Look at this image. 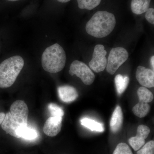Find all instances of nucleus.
<instances>
[{"label":"nucleus","mask_w":154,"mask_h":154,"mask_svg":"<svg viewBox=\"0 0 154 154\" xmlns=\"http://www.w3.org/2000/svg\"><path fill=\"white\" fill-rule=\"evenodd\" d=\"M28 106L24 101H15L11 105L10 112L5 114L2 123V128L14 137L19 138V130L28 126Z\"/></svg>","instance_id":"nucleus-1"},{"label":"nucleus","mask_w":154,"mask_h":154,"mask_svg":"<svg viewBox=\"0 0 154 154\" xmlns=\"http://www.w3.org/2000/svg\"><path fill=\"white\" fill-rule=\"evenodd\" d=\"M116 20L112 13L99 11L87 22L86 30L91 36L101 38L109 35L115 28Z\"/></svg>","instance_id":"nucleus-2"},{"label":"nucleus","mask_w":154,"mask_h":154,"mask_svg":"<svg viewBox=\"0 0 154 154\" xmlns=\"http://www.w3.org/2000/svg\"><path fill=\"white\" fill-rule=\"evenodd\" d=\"M150 132V128L146 125H141L138 127L136 135L128 140L129 144L134 151L138 150L145 144V140Z\"/></svg>","instance_id":"nucleus-8"},{"label":"nucleus","mask_w":154,"mask_h":154,"mask_svg":"<svg viewBox=\"0 0 154 154\" xmlns=\"http://www.w3.org/2000/svg\"><path fill=\"white\" fill-rule=\"evenodd\" d=\"M10 2H16V1H19V0H8Z\"/></svg>","instance_id":"nucleus-27"},{"label":"nucleus","mask_w":154,"mask_h":154,"mask_svg":"<svg viewBox=\"0 0 154 154\" xmlns=\"http://www.w3.org/2000/svg\"><path fill=\"white\" fill-rule=\"evenodd\" d=\"M150 2L151 0H131V11L136 15L143 14L149 8Z\"/></svg>","instance_id":"nucleus-13"},{"label":"nucleus","mask_w":154,"mask_h":154,"mask_svg":"<svg viewBox=\"0 0 154 154\" xmlns=\"http://www.w3.org/2000/svg\"><path fill=\"white\" fill-rule=\"evenodd\" d=\"M140 149H139L137 154H154V141L151 140L147 143Z\"/></svg>","instance_id":"nucleus-22"},{"label":"nucleus","mask_w":154,"mask_h":154,"mask_svg":"<svg viewBox=\"0 0 154 154\" xmlns=\"http://www.w3.org/2000/svg\"><path fill=\"white\" fill-rule=\"evenodd\" d=\"M123 122V114L120 106H116L113 111L110 121V127L112 132H118L121 128Z\"/></svg>","instance_id":"nucleus-12"},{"label":"nucleus","mask_w":154,"mask_h":154,"mask_svg":"<svg viewBox=\"0 0 154 154\" xmlns=\"http://www.w3.org/2000/svg\"><path fill=\"white\" fill-rule=\"evenodd\" d=\"M24 64L23 58L18 55L7 59L0 64V88H8L13 85Z\"/></svg>","instance_id":"nucleus-4"},{"label":"nucleus","mask_w":154,"mask_h":154,"mask_svg":"<svg viewBox=\"0 0 154 154\" xmlns=\"http://www.w3.org/2000/svg\"><path fill=\"white\" fill-rule=\"evenodd\" d=\"M137 94L140 102L148 103L152 102L153 100V94L145 87H141L139 88Z\"/></svg>","instance_id":"nucleus-17"},{"label":"nucleus","mask_w":154,"mask_h":154,"mask_svg":"<svg viewBox=\"0 0 154 154\" xmlns=\"http://www.w3.org/2000/svg\"><path fill=\"white\" fill-rule=\"evenodd\" d=\"M145 18L147 21L151 24H154V9L149 8L145 12Z\"/></svg>","instance_id":"nucleus-23"},{"label":"nucleus","mask_w":154,"mask_h":154,"mask_svg":"<svg viewBox=\"0 0 154 154\" xmlns=\"http://www.w3.org/2000/svg\"><path fill=\"white\" fill-rule=\"evenodd\" d=\"M69 73L71 75H76L87 85H92L95 76L91 69L85 63L79 60H75L70 66Z\"/></svg>","instance_id":"nucleus-6"},{"label":"nucleus","mask_w":154,"mask_h":154,"mask_svg":"<svg viewBox=\"0 0 154 154\" xmlns=\"http://www.w3.org/2000/svg\"><path fill=\"white\" fill-rule=\"evenodd\" d=\"M128 58V53L125 48L122 47L112 48L107 60V71L110 74L113 75Z\"/></svg>","instance_id":"nucleus-5"},{"label":"nucleus","mask_w":154,"mask_h":154,"mask_svg":"<svg viewBox=\"0 0 154 154\" xmlns=\"http://www.w3.org/2000/svg\"><path fill=\"white\" fill-rule=\"evenodd\" d=\"M66 61L65 51L57 43L47 48L42 56V67L45 71L51 73H55L62 70Z\"/></svg>","instance_id":"nucleus-3"},{"label":"nucleus","mask_w":154,"mask_h":154,"mask_svg":"<svg viewBox=\"0 0 154 154\" xmlns=\"http://www.w3.org/2000/svg\"><path fill=\"white\" fill-rule=\"evenodd\" d=\"M78 6L81 9L92 10L99 6L102 0H77Z\"/></svg>","instance_id":"nucleus-19"},{"label":"nucleus","mask_w":154,"mask_h":154,"mask_svg":"<svg viewBox=\"0 0 154 154\" xmlns=\"http://www.w3.org/2000/svg\"><path fill=\"white\" fill-rule=\"evenodd\" d=\"M149 110L150 106L148 103L140 101L132 108V111L134 115L140 118L146 116L149 113Z\"/></svg>","instance_id":"nucleus-16"},{"label":"nucleus","mask_w":154,"mask_h":154,"mask_svg":"<svg viewBox=\"0 0 154 154\" xmlns=\"http://www.w3.org/2000/svg\"><path fill=\"white\" fill-rule=\"evenodd\" d=\"M57 1L60 3H67L69 2L71 0H57Z\"/></svg>","instance_id":"nucleus-26"},{"label":"nucleus","mask_w":154,"mask_h":154,"mask_svg":"<svg viewBox=\"0 0 154 154\" xmlns=\"http://www.w3.org/2000/svg\"><path fill=\"white\" fill-rule=\"evenodd\" d=\"M136 78L138 82L145 88L154 87V72L151 69L145 67H137L136 72Z\"/></svg>","instance_id":"nucleus-9"},{"label":"nucleus","mask_w":154,"mask_h":154,"mask_svg":"<svg viewBox=\"0 0 154 154\" xmlns=\"http://www.w3.org/2000/svg\"><path fill=\"white\" fill-rule=\"evenodd\" d=\"M48 108L51 116L63 119L64 113L63 109L59 106L54 103H50L48 105Z\"/></svg>","instance_id":"nucleus-20"},{"label":"nucleus","mask_w":154,"mask_h":154,"mask_svg":"<svg viewBox=\"0 0 154 154\" xmlns=\"http://www.w3.org/2000/svg\"><path fill=\"white\" fill-rule=\"evenodd\" d=\"M60 99L63 102L69 103L77 99L79 96L77 90L70 86H60L58 88Z\"/></svg>","instance_id":"nucleus-11"},{"label":"nucleus","mask_w":154,"mask_h":154,"mask_svg":"<svg viewBox=\"0 0 154 154\" xmlns=\"http://www.w3.org/2000/svg\"><path fill=\"white\" fill-rule=\"evenodd\" d=\"M113 154H133V153L127 144L120 143L116 146Z\"/></svg>","instance_id":"nucleus-21"},{"label":"nucleus","mask_w":154,"mask_h":154,"mask_svg":"<svg viewBox=\"0 0 154 154\" xmlns=\"http://www.w3.org/2000/svg\"><path fill=\"white\" fill-rule=\"evenodd\" d=\"M107 53L104 45L100 44L96 45L94 48L93 57L89 63L90 69L96 73L103 71L107 66Z\"/></svg>","instance_id":"nucleus-7"},{"label":"nucleus","mask_w":154,"mask_h":154,"mask_svg":"<svg viewBox=\"0 0 154 154\" xmlns=\"http://www.w3.org/2000/svg\"><path fill=\"white\" fill-rule=\"evenodd\" d=\"M5 114L3 112L0 113V125L2 124L3 121H4V119L5 118Z\"/></svg>","instance_id":"nucleus-24"},{"label":"nucleus","mask_w":154,"mask_h":154,"mask_svg":"<svg viewBox=\"0 0 154 154\" xmlns=\"http://www.w3.org/2000/svg\"><path fill=\"white\" fill-rule=\"evenodd\" d=\"M63 119L51 116L48 119L43 126V132L48 136L57 135L61 130Z\"/></svg>","instance_id":"nucleus-10"},{"label":"nucleus","mask_w":154,"mask_h":154,"mask_svg":"<svg viewBox=\"0 0 154 154\" xmlns=\"http://www.w3.org/2000/svg\"><path fill=\"white\" fill-rule=\"evenodd\" d=\"M19 138L27 140H33L37 137V132L35 129L28 126L22 128L18 133Z\"/></svg>","instance_id":"nucleus-18"},{"label":"nucleus","mask_w":154,"mask_h":154,"mask_svg":"<svg viewBox=\"0 0 154 154\" xmlns=\"http://www.w3.org/2000/svg\"><path fill=\"white\" fill-rule=\"evenodd\" d=\"M151 65L152 67L153 68V70H154V56L152 57L151 58Z\"/></svg>","instance_id":"nucleus-25"},{"label":"nucleus","mask_w":154,"mask_h":154,"mask_svg":"<svg viewBox=\"0 0 154 154\" xmlns=\"http://www.w3.org/2000/svg\"><path fill=\"white\" fill-rule=\"evenodd\" d=\"M129 77L123 76L121 75H117L115 78V84L116 91L119 95L124 93L129 84Z\"/></svg>","instance_id":"nucleus-15"},{"label":"nucleus","mask_w":154,"mask_h":154,"mask_svg":"<svg viewBox=\"0 0 154 154\" xmlns=\"http://www.w3.org/2000/svg\"><path fill=\"white\" fill-rule=\"evenodd\" d=\"M81 124L92 131L97 132H103L104 131V125L98 122L88 118L84 117L80 120Z\"/></svg>","instance_id":"nucleus-14"}]
</instances>
